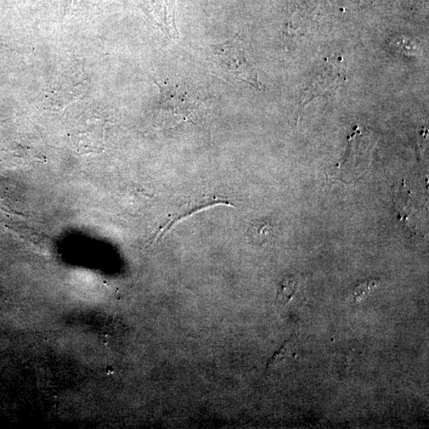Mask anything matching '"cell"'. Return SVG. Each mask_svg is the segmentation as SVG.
I'll return each mask as SVG.
<instances>
[{"mask_svg":"<svg viewBox=\"0 0 429 429\" xmlns=\"http://www.w3.org/2000/svg\"><path fill=\"white\" fill-rule=\"evenodd\" d=\"M156 20L160 29L169 39H178L179 33L175 19L176 0H155Z\"/></svg>","mask_w":429,"mask_h":429,"instance_id":"obj_4","label":"cell"},{"mask_svg":"<svg viewBox=\"0 0 429 429\" xmlns=\"http://www.w3.org/2000/svg\"><path fill=\"white\" fill-rule=\"evenodd\" d=\"M274 228L267 220L256 221L251 224L248 235L254 244L263 245L273 239Z\"/></svg>","mask_w":429,"mask_h":429,"instance_id":"obj_6","label":"cell"},{"mask_svg":"<svg viewBox=\"0 0 429 429\" xmlns=\"http://www.w3.org/2000/svg\"><path fill=\"white\" fill-rule=\"evenodd\" d=\"M217 205H226L234 207L233 205H231V203L228 201L223 200H214V201H202L200 204H196L195 205L190 206L189 208H184V210L178 212L177 214H175L174 216L169 220V221L163 226L160 228L159 231L154 236V238L152 239L149 242V246L154 244L155 242L159 241L164 235H165L167 231L171 230L175 224H177L180 220L185 219L186 217H189L194 214V213L201 212L203 210H207V208L210 207H214Z\"/></svg>","mask_w":429,"mask_h":429,"instance_id":"obj_5","label":"cell"},{"mask_svg":"<svg viewBox=\"0 0 429 429\" xmlns=\"http://www.w3.org/2000/svg\"><path fill=\"white\" fill-rule=\"evenodd\" d=\"M338 67V66H337ZM336 65H327L319 75L315 76L313 81L310 82L309 87L304 90V94L302 99V105L298 111H300L304 104L311 101L313 98L319 97L326 92L338 87L343 81L342 72H338V68Z\"/></svg>","mask_w":429,"mask_h":429,"instance_id":"obj_3","label":"cell"},{"mask_svg":"<svg viewBox=\"0 0 429 429\" xmlns=\"http://www.w3.org/2000/svg\"><path fill=\"white\" fill-rule=\"evenodd\" d=\"M380 281L377 280H372L366 283L359 286L354 290V296L357 300H361L364 297L368 295V293L376 289V287L380 286Z\"/></svg>","mask_w":429,"mask_h":429,"instance_id":"obj_7","label":"cell"},{"mask_svg":"<svg viewBox=\"0 0 429 429\" xmlns=\"http://www.w3.org/2000/svg\"><path fill=\"white\" fill-rule=\"evenodd\" d=\"M295 290V281L292 279H286L281 284L279 297L290 300Z\"/></svg>","mask_w":429,"mask_h":429,"instance_id":"obj_8","label":"cell"},{"mask_svg":"<svg viewBox=\"0 0 429 429\" xmlns=\"http://www.w3.org/2000/svg\"><path fill=\"white\" fill-rule=\"evenodd\" d=\"M207 54L208 60L226 76L257 89L261 88L257 68L238 36L208 47Z\"/></svg>","mask_w":429,"mask_h":429,"instance_id":"obj_1","label":"cell"},{"mask_svg":"<svg viewBox=\"0 0 429 429\" xmlns=\"http://www.w3.org/2000/svg\"><path fill=\"white\" fill-rule=\"evenodd\" d=\"M162 94L161 115L168 118L169 124L188 120L196 110V100L178 88H165Z\"/></svg>","mask_w":429,"mask_h":429,"instance_id":"obj_2","label":"cell"}]
</instances>
